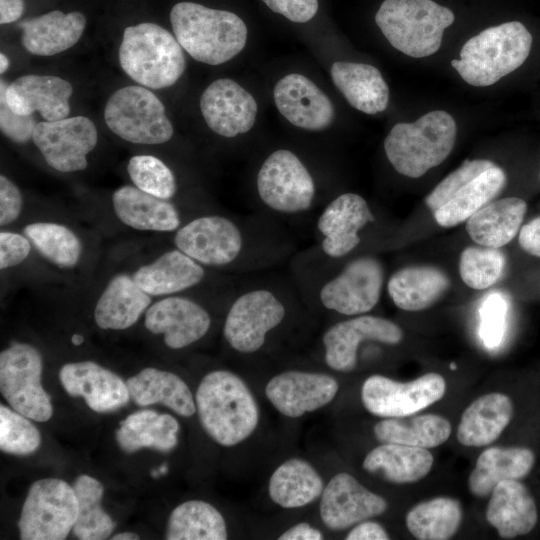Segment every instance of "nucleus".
Instances as JSON below:
<instances>
[{
  "instance_id": "1",
  "label": "nucleus",
  "mask_w": 540,
  "mask_h": 540,
  "mask_svg": "<svg viewBox=\"0 0 540 540\" xmlns=\"http://www.w3.org/2000/svg\"><path fill=\"white\" fill-rule=\"evenodd\" d=\"M196 408L205 432L222 446L244 441L259 422L251 391L239 376L226 370L203 377L196 392Z\"/></svg>"
},
{
  "instance_id": "2",
  "label": "nucleus",
  "mask_w": 540,
  "mask_h": 540,
  "mask_svg": "<svg viewBox=\"0 0 540 540\" xmlns=\"http://www.w3.org/2000/svg\"><path fill=\"white\" fill-rule=\"evenodd\" d=\"M170 21L181 47L205 64H223L239 54L246 44L245 23L229 11L179 2L171 9Z\"/></svg>"
},
{
  "instance_id": "3",
  "label": "nucleus",
  "mask_w": 540,
  "mask_h": 540,
  "mask_svg": "<svg viewBox=\"0 0 540 540\" xmlns=\"http://www.w3.org/2000/svg\"><path fill=\"white\" fill-rule=\"evenodd\" d=\"M532 35L519 21L489 27L462 47L453 68L468 84L485 87L519 68L529 56Z\"/></svg>"
},
{
  "instance_id": "4",
  "label": "nucleus",
  "mask_w": 540,
  "mask_h": 540,
  "mask_svg": "<svg viewBox=\"0 0 540 540\" xmlns=\"http://www.w3.org/2000/svg\"><path fill=\"white\" fill-rule=\"evenodd\" d=\"M456 134L453 117L435 110L413 123H397L384 140V150L398 173L419 178L449 156Z\"/></svg>"
},
{
  "instance_id": "5",
  "label": "nucleus",
  "mask_w": 540,
  "mask_h": 540,
  "mask_svg": "<svg viewBox=\"0 0 540 540\" xmlns=\"http://www.w3.org/2000/svg\"><path fill=\"white\" fill-rule=\"evenodd\" d=\"M118 58L132 80L152 89L175 84L186 66L177 39L168 30L149 22L124 30Z\"/></svg>"
},
{
  "instance_id": "6",
  "label": "nucleus",
  "mask_w": 540,
  "mask_h": 540,
  "mask_svg": "<svg viewBox=\"0 0 540 540\" xmlns=\"http://www.w3.org/2000/svg\"><path fill=\"white\" fill-rule=\"evenodd\" d=\"M453 12L432 0H384L375 22L389 43L413 58L436 53Z\"/></svg>"
},
{
  "instance_id": "7",
  "label": "nucleus",
  "mask_w": 540,
  "mask_h": 540,
  "mask_svg": "<svg viewBox=\"0 0 540 540\" xmlns=\"http://www.w3.org/2000/svg\"><path fill=\"white\" fill-rule=\"evenodd\" d=\"M104 118L114 134L135 144H162L173 135L164 105L153 92L141 86L115 91L106 103Z\"/></svg>"
},
{
  "instance_id": "8",
  "label": "nucleus",
  "mask_w": 540,
  "mask_h": 540,
  "mask_svg": "<svg viewBox=\"0 0 540 540\" xmlns=\"http://www.w3.org/2000/svg\"><path fill=\"white\" fill-rule=\"evenodd\" d=\"M78 501L73 486L56 478L34 482L19 519L22 540H63L75 524Z\"/></svg>"
},
{
  "instance_id": "9",
  "label": "nucleus",
  "mask_w": 540,
  "mask_h": 540,
  "mask_svg": "<svg viewBox=\"0 0 540 540\" xmlns=\"http://www.w3.org/2000/svg\"><path fill=\"white\" fill-rule=\"evenodd\" d=\"M40 352L27 343H12L0 353V390L10 406L37 422L48 421L53 408L41 385Z\"/></svg>"
},
{
  "instance_id": "10",
  "label": "nucleus",
  "mask_w": 540,
  "mask_h": 540,
  "mask_svg": "<svg viewBox=\"0 0 540 540\" xmlns=\"http://www.w3.org/2000/svg\"><path fill=\"white\" fill-rule=\"evenodd\" d=\"M257 191L272 210L293 214L311 208L316 189L301 160L293 152L279 149L263 162L257 175Z\"/></svg>"
},
{
  "instance_id": "11",
  "label": "nucleus",
  "mask_w": 540,
  "mask_h": 540,
  "mask_svg": "<svg viewBox=\"0 0 540 540\" xmlns=\"http://www.w3.org/2000/svg\"><path fill=\"white\" fill-rule=\"evenodd\" d=\"M446 381L437 373H427L409 382L372 375L363 383L361 399L373 415L383 418L413 415L440 400Z\"/></svg>"
},
{
  "instance_id": "12",
  "label": "nucleus",
  "mask_w": 540,
  "mask_h": 540,
  "mask_svg": "<svg viewBox=\"0 0 540 540\" xmlns=\"http://www.w3.org/2000/svg\"><path fill=\"white\" fill-rule=\"evenodd\" d=\"M286 309L270 290L254 289L240 295L231 305L223 328L228 344L238 352L259 350L268 332L284 319Z\"/></svg>"
},
{
  "instance_id": "13",
  "label": "nucleus",
  "mask_w": 540,
  "mask_h": 540,
  "mask_svg": "<svg viewBox=\"0 0 540 540\" xmlns=\"http://www.w3.org/2000/svg\"><path fill=\"white\" fill-rule=\"evenodd\" d=\"M32 141L46 163L59 172H76L87 167V154L98 141L94 123L87 117H66L39 122Z\"/></svg>"
},
{
  "instance_id": "14",
  "label": "nucleus",
  "mask_w": 540,
  "mask_h": 540,
  "mask_svg": "<svg viewBox=\"0 0 540 540\" xmlns=\"http://www.w3.org/2000/svg\"><path fill=\"white\" fill-rule=\"evenodd\" d=\"M384 280L381 263L364 256L348 263L321 288L322 305L337 313L354 316L372 310L378 303Z\"/></svg>"
},
{
  "instance_id": "15",
  "label": "nucleus",
  "mask_w": 540,
  "mask_h": 540,
  "mask_svg": "<svg viewBox=\"0 0 540 540\" xmlns=\"http://www.w3.org/2000/svg\"><path fill=\"white\" fill-rule=\"evenodd\" d=\"M173 242L177 249L208 267L230 264L243 249L239 227L220 215H206L191 220L177 229Z\"/></svg>"
},
{
  "instance_id": "16",
  "label": "nucleus",
  "mask_w": 540,
  "mask_h": 540,
  "mask_svg": "<svg viewBox=\"0 0 540 540\" xmlns=\"http://www.w3.org/2000/svg\"><path fill=\"white\" fill-rule=\"evenodd\" d=\"M403 338L401 328L394 322L372 315H358L330 327L323 335L326 364L336 371L355 368L361 342L371 340L395 345Z\"/></svg>"
},
{
  "instance_id": "17",
  "label": "nucleus",
  "mask_w": 540,
  "mask_h": 540,
  "mask_svg": "<svg viewBox=\"0 0 540 540\" xmlns=\"http://www.w3.org/2000/svg\"><path fill=\"white\" fill-rule=\"evenodd\" d=\"M386 500L369 491L352 475L336 474L325 486L320 516L331 530H343L386 511Z\"/></svg>"
},
{
  "instance_id": "18",
  "label": "nucleus",
  "mask_w": 540,
  "mask_h": 540,
  "mask_svg": "<svg viewBox=\"0 0 540 540\" xmlns=\"http://www.w3.org/2000/svg\"><path fill=\"white\" fill-rule=\"evenodd\" d=\"M338 389L337 380L328 374L287 371L268 382L265 394L281 414L296 418L330 403Z\"/></svg>"
},
{
  "instance_id": "19",
  "label": "nucleus",
  "mask_w": 540,
  "mask_h": 540,
  "mask_svg": "<svg viewBox=\"0 0 540 540\" xmlns=\"http://www.w3.org/2000/svg\"><path fill=\"white\" fill-rule=\"evenodd\" d=\"M200 109L209 128L227 138L248 132L257 115L253 96L228 78L218 79L204 90Z\"/></svg>"
},
{
  "instance_id": "20",
  "label": "nucleus",
  "mask_w": 540,
  "mask_h": 540,
  "mask_svg": "<svg viewBox=\"0 0 540 540\" xmlns=\"http://www.w3.org/2000/svg\"><path fill=\"white\" fill-rule=\"evenodd\" d=\"M144 324L151 333L162 334L169 348L181 349L206 335L211 317L195 301L171 295L149 306Z\"/></svg>"
},
{
  "instance_id": "21",
  "label": "nucleus",
  "mask_w": 540,
  "mask_h": 540,
  "mask_svg": "<svg viewBox=\"0 0 540 540\" xmlns=\"http://www.w3.org/2000/svg\"><path fill=\"white\" fill-rule=\"evenodd\" d=\"M373 221L374 216L362 196L339 195L325 207L317 221L323 252L331 258L347 255L360 243L359 231Z\"/></svg>"
},
{
  "instance_id": "22",
  "label": "nucleus",
  "mask_w": 540,
  "mask_h": 540,
  "mask_svg": "<svg viewBox=\"0 0 540 540\" xmlns=\"http://www.w3.org/2000/svg\"><path fill=\"white\" fill-rule=\"evenodd\" d=\"M59 379L69 395L82 396L95 412L117 410L131 398L126 383L117 374L93 361L63 365Z\"/></svg>"
},
{
  "instance_id": "23",
  "label": "nucleus",
  "mask_w": 540,
  "mask_h": 540,
  "mask_svg": "<svg viewBox=\"0 0 540 540\" xmlns=\"http://www.w3.org/2000/svg\"><path fill=\"white\" fill-rule=\"evenodd\" d=\"M274 101L279 112L299 128L323 130L334 120V107L330 99L301 74L281 78L274 88Z\"/></svg>"
},
{
  "instance_id": "24",
  "label": "nucleus",
  "mask_w": 540,
  "mask_h": 540,
  "mask_svg": "<svg viewBox=\"0 0 540 540\" xmlns=\"http://www.w3.org/2000/svg\"><path fill=\"white\" fill-rule=\"evenodd\" d=\"M72 85L57 76L24 75L6 90V102L19 115H33L38 111L45 121H57L70 114L69 99Z\"/></svg>"
},
{
  "instance_id": "25",
  "label": "nucleus",
  "mask_w": 540,
  "mask_h": 540,
  "mask_svg": "<svg viewBox=\"0 0 540 540\" xmlns=\"http://www.w3.org/2000/svg\"><path fill=\"white\" fill-rule=\"evenodd\" d=\"M486 519L504 539L528 534L536 525V503L528 489L517 480L499 482L491 492Z\"/></svg>"
},
{
  "instance_id": "26",
  "label": "nucleus",
  "mask_w": 540,
  "mask_h": 540,
  "mask_svg": "<svg viewBox=\"0 0 540 540\" xmlns=\"http://www.w3.org/2000/svg\"><path fill=\"white\" fill-rule=\"evenodd\" d=\"M86 26L85 16L73 11L67 14L59 10L24 20L21 42L33 55L52 56L75 45Z\"/></svg>"
},
{
  "instance_id": "27",
  "label": "nucleus",
  "mask_w": 540,
  "mask_h": 540,
  "mask_svg": "<svg viewBox=\"0 0 540 540\" xmlns=\"http://www.w3.org/2000/svg\"><path fill=\"white\" fill-rule=\"evenodd\" d=\"M132 277L150 296H170L199 284L205 270L203 265L176 248L140 266Z\"/></svg>"
},
{
  "instance_id": "28",
  "label": "nucleus",
  "mask_w": 540,
  "mask_h": 540,
  "mask_svg": "<svg viewBox=\"0 0 540 540\" xmlns=\"http://www.w3.org/2000/svg\"><path fill=\"white\" fill-rule=\"evenodd\" d=\"M117 218L130 228L140 231L172 232L180 226L176 207L168 200L125 185L112 195Z\"/></svg>"
},
{
  "instance_id": "29",
  "label": "nucleus",
  "mask_w": 540,
  "mask_h": 540,
  "mask_svg": "<svg viewBox=\"0 0 540 540\" xmlns=\"http://www.w3.org/2000/svg\"><path fill=\"white\" fill-rule=\"evenodd\" d=\"M151 304L132 276L121 273L112 277L99 296L94 320L104 330H124L133 326Z\"/></svg>"
},
{
  "instance_id": "30",
  "label": "nucleus",
  "mask_w": 540,
  "mask_h": 540,
  "mask_svg": "<svg viewBox=\"0 0 540 540\" xmlns=\"http://www.w3.org/2000/svg\"><path fill=\"white\" fill-rule=\"evenodd\" d=\"M331 78L348 103L366 114L384 111L389 102V88L381 72L364 63L337 61Z\"/></svg>"
},
{
  "instance_id": "31",
  "label": "nucleus",
  "mask_w": 540,
  "mask_h": 540,
  "mask_svg": "<svg viewBox=\"0 0 540 540\" xmlns=\"http://www.w3.org/2000/svg\"><path fill=\"white\" fill-rule=\"evenodd\" d=\"M513 415L511 399L502 393H488L471 403L462 414L457 429L458 441L468 447L494 442Z\"/></svg>"
},
{
  "instance_id": "32",
  "label": "nucleus",
  "mask_w": 540,
  "mask_h": 540,
  "mask_svg": "<svg viewBox=\"0 0 540 540\" xmlns=\"http://www.w3.org/2000/svg\"><path fill=\"white\" fill-rule=\"evenodd\" d=\"M526 210V202L518 197L492 200L467 220L466 231L475 243L500 248L517 235Z\"/></svg>"
},
{
  "instance_id": "33",
  "label": "nucleus",
  "mask_w": 540,
  "mask_h": 540,
  "mask_svg": "<svg viewBox=\"0 0 540 540\" xmlns=\"http://www.w3.org/2000/svg\"><path fill=\"white\" fill-rule=\"evenodd\" d=\"M131 399L139 406L161 403L183 417L196 405L187 384L176 374L148 367L126 381Z\"/></svg>"
},
{
  "instance_id": "34",
  "label": "nucleus",
  "mask_w": 540,
  "mask_h": 540,
  "mask_svg": "<svg viewBox=\"0 0 540 540\" xmlns=\"http://www.w3.org/2000/svg\"><path fill=\"white\" fill-rule=\"evenodd\" d=\"M448 288V276L442 270L427 265L399 269L387 284L393 303L405 311H421L430 307Z\"/></svg>"
},
{
  "instance_id": "35",
  "label": "nucleus",
  "mask_w": 540,
  "mask_h": 540,
  "mask_svg": "<svg viewBox=\"0 0 540 540\" xmlns=\"http://www.w3.org/2000/svg\"><path fill=\"white\" fill-rule=\"evenodd\" d=\"M534 461V453L527 448H488L479 455L469 476V490L475 496L485 497L499 482L525 477Z\"/></svg>"
},
{
  "instance_id": "36",
  "label": "nucleus",
  "mask_w": 540,
  "mask_h": 540,
  "mask_svg": "<svg viewBox=\"0 0 540 540\" xmlns=\"http://www.w3.org/2000/svg\"><path fill=\"white\" fill-rule=\"evenodd\" d=\"M433 465V456L426 448L396 443H383L371 450L363 461V468L385 480L413 483L425 477Z\"/></svg>"
},
{
  "instance_id": "37",
  "label": "nucleus",
  "mask_w": 540,
  "mask_h": 540,
  "mask_svg": "<svg viewBox=\"0 0 540 540\" xmlns=\"http://www.w3.org/2000/svg\"><path fill=\"white\" fill-rule=\"evenodd\" d=\"M179 429V423L173 416L153 410H141L120 422L116 441L127 453L142 448L167 452L177 445Z\"/></svg>"
},
{
  "instance_id": "38",
  "label": "nucleus",
  "mask_w": 540,
  "mask_h": 540,
  "mask_svg": "<svg viewBox=\"0 0 540 540\" xmlns=\"http://www.w3.org/2000/svg\"><path fill=\"white\" fill-rule=\"evenodd\" d=\"M322 478L305 460L292 458L282 463L271 475L269 496L283 508L308 505L322 495Z\"/></svg>"
},
{
  "instance_id": "39",
  "label": "nucleus",
  "mask_w": 540,
  "mask_h": 540,
  "mask_svg": "<svg viewBox=\"0 0 540 540\" xmlns=\"http://www.w3.org/2000/svg\"><path fill=\"white\" fill-rule=\"evenodd\" d=\"M506 181L504 170L497 165L484 171L433 212L436 222L442 227H454L467 221L494 200Z\"/></svg>"
},
{
  "instance_id": "40",
  "label": "nucleus",
  "mask_w": 540,
  "mask_h": 540,
  "mask_svg": "<svg viewBox=\"0 0 540 540\" xmlns=\"http://www.w3.org/2000/svg\"><path fill=\"white\" fill-rule=\"evenodd\" d=\"M450 422L435 414L385 418L374 426V435L382 443L434 448L448 440Z\"/></svg>"
},
{
  "instance_id": "41",
  "label": "nucleus",
  "mask_w": 540,
  "mask_h": 540,
  "mask_svg": "<svg viewBox=\"0 0 540 540\" xmlns=\"http://www.w3.org/2000/svg\"><path fill=\"white\" fill-rule=\"evenodd\" d=\"M168 540H225L226 523L211 504L190 500L178 505L170 514L166 531Z\"/></svg>"
},
{
  "instance_id": "42",
  "label": "nucleus",
  "mask_w": 540,
  "mask_h": 540,
  "mask_svg": "<svg viewBox=\"0 0 540 540\" xmlns=\"http://www.w3.org/2000/svg\"><path fill=\"white\" fill-rule=\"evenodd\" d=\"M461 522V504L449 497L421 502L406 515L407 529L419 540L450 539L458 531Z\"/></svg>"
},
{
  "instance_id": "43",
  "label": "nucleus",
  "mask_w": 540,
  "mask_h": 540,
  "mask_svg": "<svg viewBox=\"0 0 540 540\" xmlns=\"http://www.w3.org/2000/svg\"><path fill=\"white\" fill-rule=\"evenodd\" d=\"M73 488L78 501L74 535L81 540L107 539L115 523L101 507L102 484L91 476L80 475L74 481Z\"/></svg>"
},
{
  "instance_id": "44",
  "label": "nucleus",
  "mask_w": 540,
  "mask_h": 540,
  "mask_svg": "<svg viewBox=\"0 0 540 540\" xmlns=\"http://www.w3.org/2000/svg\"><path fill=\"white\" fill-rule=\"evenodd\" d=\"M23 232L40 255L57 267L67 269L78 264L82 243L67 226L55 222H34L26 225Z\"/></svg>"
},
{
  "instance_id": "45",
  "label": "nucleus",
  "mask_w": 540,
  "mask_h": 540,
  "mask_svg": "<svg viewBox=\"0 0 540 540\" xmlns=\"http://www.w3.org/2000/svg\"><path fill=\"white\" fill-rule=\"evenodd\" d=\"M505 264V255L498 248L471 246L461 253L459 273L468 287L483 290L498 282Z\"/></svg>"
},
{
  "instance_id": "46",
  "label": "nucleus",
  "mask_w": 540,
  "mask_h": 540,
  "mask_svg": "<svg viewBox=\"0 0 540 540\" xmlns=\"http://www.w3.org/2000/svg\"><path fill=\"white\" fill-rule=\"evenodd\" d=\"M127 172L135 187L158 198L169 200L177 191L173 172L155 156L131 157L127 164Z\"/></svg>"
},
{
  "instance_id": "47",
  "label": "nucleus",
  "mask_w": 540,
  "mask_h": 540,
  "mask_svg": "<svg viewBox=\"0 0 540 540\" xmlns=\"http://www.w3.org/2000/svg\"><path fill=\"white\" fill-rule=\"evenodd\" d=\"M28 419L16 410L0 405V449L3 452L24 456L38 449L41 436Z\"/></svg>"
},
{
  "instance_id": "48",
  "label": "nucleus",
  "mask_w": 540,
  "mask_h": 540,
  "mask_svg": "<svg viewBox=\"0 0 540 540\" xmlns=\"http://www.w3.org/2000/svg\"><path fill=\"white\" fill-rule=\"evenodd\" d=\"M496 166L487 159L465 161L459 168L446 176L426 196L425 204L433 212L446 204L458 191L484 171Z\"/></svg>"
},
{
  "instance_id": "49",
  "label": "nucleus",
  "mask_w": 540,
  "mask_h": 540,
  "mask_svg": "<svg viewBox=\"0 0 540 540\" xmlns=\"http://www.w3.org/2000/svg\"><path fill=\"white\" fill-rule=\"evenodd\" d=\"M508 302L505 296L493 291L484 297L479 309L480 336L486 347H497L504 336Z\"/></svg>"
},
{
  "instance_id": "50",
  "label": "nucleus",
  "mask_w": 540,
  "mask_h": 540,
  "mask_svg": "<svg viewBox=\"0 0 540 540\" xmlns=\"http://www.w3.org/2000/svg\"><path fill=\"white\" fill-rule=\"evenodd\" d=\"M8 84L0 82V128L2 133L18 144L32 140L36 121L33 115H19L14 113L6 102Z\"/></svg>"
},
{
  "instance_id": "51",
  "label": "nucleus",
  "mask_w": 540,
  "mask_h": 540,
  "mask_svg": "<svg viewBox=\"0 0 540 540\" xmlns=\"http://www.w3.org/2000/svg\"><path fill=\"white\" fill-rule=\"evenodd\" d=\"M31 252V241L21 234L0 232V269H8L21 264Z\"/></svg>"
},
{
  "instance_id": "52",
  "label": "nucleus",
  "mask_w": 540,
  "mask_h": 540,
  "mask_svg": "<svg viewBox=\"0 0 540 540\" xmlns=\"http://www.w3.org/2000/svg\"><path fill=\"white\" fill-rule=\"evenodd\" d=\"M272 11L288 20L304 23L311 20L318 10V0H262Z\"/></svg>"
},
{
  "instance_id": "53",
  "label": "nucleus",
  "mask_w": 540,
  "mask_h": 540,
  "mask_svg": "<svg viewBox=\"0 0 540 540\" xmlns=\"http://www.w3.org/2000/svg\"><path fill=\"white\" fill-rule=\"evenodd\" d=\"M22 195L9 178L0 176V225L6 226L18 219L22 210Z\"/></svg>"
},
{
  "instance_id": "54",
  "label": "nucleus",
  "mask_w": 540,
  "mask_h": 540,
  "mask_svg": "<svg viewBox=\"0 0 540 540\" xmlns=\"http://www.w3.org/2000/svg\"><path fill=\"white\" fill-rule=\"evenodd\" d=\"M518 242L525 252L540 257V216L520 228Z\"/></svg>"
},
{
  "instance_id": "55",
  "label": "nucleus",
  "mask_w": 540,
  "mask_h": 540,
  "mask_svg": "<svg viewBox=\"0 0 540 540\" xmlns=\"http://www.w3.org/2000/svg\"><path fill=\"white\" fill-rule=\"evenodd\" d=\"M390 537L384 527L377 522H360L347 535V540H388Z\"/></svg>"
},
{
  "instance_id": "56",
  "label": "nucleus",
  "mask_w": 540,
  "mask_h": 540,
  "mask_svg": "<svg viewBox=\"0 0 540 540\" xmlns=\"http://www.w3.org/2000/svg\"><path fill=\"white\" fill-rule=\"evenodd\" d=\"M323 534L309 523H298L285 531L279 540H321Z\"/></svg>"
},
{
  "instance_id": "57",
  "label": "nucleus",
  "mask_w": 540,
  "mask_h": 540,
  "mask_svg": "<svg viewBox=\"0 0 540 540\" xmlns=\"http://www.w3.org/2000/svg\"><path fill=\"white\" fill-rule=\"evenodd\" d=\"M23 11V0H0V23L8 24L18 20Z\"/></svg>"
},
{
  "instance_id": "58",
  "label": "nucleus",
  "mask_w": 540,
  "mask_h": 540,
  "mask_svg": "<svg viewBox=\"0 0 540 540\" xmlns=\"http://www.w3.org/2000/svg\"><path fill=\"white\" fill-rule=\"evenodd\" d=\"M112 540H137L139 536L132 532L118 533L111 537Z\"/></svg>"
},
{
  "instance_id": "59",
  "label": "nucleus",
  "mask_w": 540,
  "mask_h": 540,
  "mask_svg": "<svg viewBox=\"0 0 540 540\" xmlns=\"http://www.w3.org/2000/svg\"><path fill=\"white\" fill-rule=\"evenodd\" d=\"M9 67V60L8 58L1 53L0 54V72L3 74Z\"/></svg>"
},
{
  "instance_id": "60",
  "label": "nucleus",
  "mask_w": 540,
  "mask_h": 540,
  "mask_svg": "<svg viewBox=\"0 0 540 540\" xmlns=\"http://www.w3.org/2000/svg\"><path fill=\"white\" fill-rule=\"evenodd\" d=\"M71 341L74 345H80L83 342V337L79 334H75L72 336Z\"/></svg>"
},
{
  "instance_id": "61",
  "label": "nucleus",
  "mask_w": 540,
  "mask_h": 540,
  "mask_svg": "<svg viewBox=\"0 0 540 540\" xmlns=\"http://www.w3.org/2000/svg\"><path fill=\"white\" fill-rule=\"evenodd\" d=\"M158 471H159V473H160L161 475L166 474V473H167V465H166V464L161 465V466L159 467Z\"/></svg>"
},
{
  "instance_id": "62",
  "label": "nucleus",
  "mask_w": 540,
  "mask_h": 540,
  "mask_svg": "<svg viewBox=\"0 0 540 540\" xmlns=\"http://www.w3.org/2000/svg\"><path fill=\"white\" fill-rule=\"evenodd\" d=\"M160 475H161V474L159 473L158 470H152V471H151V476H152L153 478H158Z\"/></svg>"
},
{
  "instance_id": "63",
  "label": "nucleus",
  "mask_w": 540,
  "mask_h": 540,
  "mask_svg": "<svg viewBox=\"0 0 540 540\" xmlns=\"http://www.w3.org/2000/svg\"><path fill=\"white\" fill-rule=\"evenodd\" d=\"M450 367H451L452 370L456 369V365H455L454 363H452V364L450 365Z\"/></svg>"
}]
</instances>
